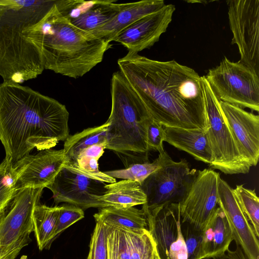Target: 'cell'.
<instances>
[{"mask_svg":"<svg viewBox=\"0 0 259 259\" xmlns=\"http://www.w3.org/2000/svg\"><path fill=\"white\" fill-rule=\"evenodd\" d=\"M234 240L225 214L218 207L203 231L202 250L204 259L223 257Z\"/></svg>","mask_w":259,"mask_h":259,"instance_id":"21","label":"cell"},{"mask_svg":"<svg viewBox=\"0 0 259 259\" xmlns=\"http://www.w3.org/2000/svg\"><path fill=\"white\" fill-rule=\"evenodd\" d=\"M96 221L108 225L129 229H148L146 216L144 210L134 207L123 208L113 206L100 208L94 214Z\"/></svg>","mask_w":259,"mask_h":259,"instance_id":"23","label":"cell"},{"mask_svg":"<svg viewBox=\"0 0 259 259\" xmlns=\"http://www.w3.org/2000/svg\"><path fill=\"white\" fill-rule=\"evenodd\" d=\"M57 1L0 0V76L21 84L45 70L39 48L25 31L39 22Z\"/></svg>","mask_w":259,"mask_h":259,"instance_id":"4","label":"cell"},{"mask_svg":"<svg viewBox=\"0 0 259 259\" xmlns=\"http://www.w3.org/2000/svg\"><path fill=\"white\" fill-rule=\"evenodd\" d=\"M163 127L164 142L188 153L198 161L209 165L212 162L213 155L207 136L208 128Z\"/></svg>","mask_w":259,"mask_h":259,"instance_id":"19","label":"cell"},{"mask_svg":"<svg viewBox=\"0 0 259 259\" xmlns=\"http://www.w3.org/2000/svg\"><path fill=\"white\" fill-rule=\"evenodd\" d=\"M197 174L190 169L185 159L175 161L170 157L159 169L141 184L146 195L143 210H150L167 203H180L187 195Z\"/></svg>","mask_w":259,"mask_h":259,"instance_id":"8","label":"cell"},{"mask_svg":"<svg viewBox=\"0 0 259 259\" xmlns=\"http://www.w3.org/2000/svg\"><path fill=\"white\" fill-rule=\"evenodd\" d=\"M169 157L170 156L164 151L159 153L158 157L152 162L147 160L135 163L124 169L106 171L104 172L114 179L132 180L141 184L150 174L160 168Z\"/></svg>","mask_w":259,"mask_h":259,"instance_id":"27","label":"cell"},{"mask_svg":"<svg viewBox=\"0 0 259 259\" xmlns=\"http://www.w3.org/2000/svg\"><path fill=\"white\" fill-rule=\"evenodd\" d=\"M205 76L220 101L259 111V76L239 61L224 57Z\"/></svg>","mask_w":259,"mask_h":259,"instance_id":"7","label":"cell"},{"mask_svg":"<svg viewBox=\"0 0 259 259\" xmlns=\"http://www.w3.org/2000/svg\"><path fill=\"white\" fill-rule=\"evenodd\" d=\"M18 191L17 176L11 160L5 157L0 164V214Z\"/></svg>","mask_w":259,"mask_h":259,"instance_id":"29","label":"cell"},{"mask_svg":"<svg viewBox=\"0 0 259 259\" xmlns=\"http://www.w3.org/2000/svg\"><path fill=\"white\" fill-rule=\"evenodd\" d=\"M25 33L40 50L45 69L73 78L83 76L101 62L111 47L72 25L62 9V0Z\"/></svg>","mask_w":259,"mask_h":259,"instance_id":"3","label":"cell"},{"mask_svg":"<svg viewBox=\"0 0 259 259\" xmlns=\"http://www.w3.org/2000/svg\"><path fill=\"white\" fill-rule=\"evenodd\" d=\"M60 206L37 204L33 213L34 236L39 250L49 247L54 240V233Z\"/></svg>","mask_w":259,"mask_h":259,"instance_id":"24","label":"cell"},{"mask_svg":"<svg viewBox=\"0 0 259 259\" xmlns=\"http://www.w3.org/2000/svg\"><path fill=\"white\" fill-rule=\"evenodd\" d=\"M143 210L148 229L156 243L160 258L187 259L179 203H167Z\"/></svg>","mask_w":259,"mask_h":259,"instance_id":"13","label":"cell"},{"mask_svg":"<svg viewBox=\"0 0 259 259\" xmlns=\"http://www.w3.org/2000/svg\"><path fill=\"white\" fill-rule=\"evenodd\" d=\"M218 192V206L226 216L236 246L241 248L246 259H258V238L243 211L233 189L221 177Z\"/></svg>","mask_w":259,"mask_h":259,"instance_id":"15","label":"cell"},{"mask_svg":"<svg viewBox=\"0 0 259 259\" xmlns=\"http://www.w3.org/2000/svg\"><path fill=\"white\" fill-rule=\"evenodd\" d=\"M43 188H26L17 191L0 214V253L11 251L31 241L33 232V213L39 203Z\"/></svg>","mask_w":259,"mask_h":259,"instance_id":"9","label":"cell"},{"mask_svg":"<svg viewBox=\"0 0 259 259\" xmlns=\"http://www.w3.org/2000/svg\"><path fill=\"white\" fill-rule=\"evenodd\" d=\"M175 6L165 5L160 10L141 18L121 31L112 41L124 46L130 52L149 49L157 42L171 22Z\"/></svg>","mask_w":259,"mask_h":259,"instance_id":"17","label":"cell"},{"mask_svg":"<svg viewBox=\"0 0 259 259\" xmlns=\"http://www.w3.org/2000/svg\"><path fill=\"white\" fill-rule=\"evenodd\" d=\"M227 252L228 255L227 257L229 259H246L241 248L239 247L236 246V249L234 251L228 250Z\"/></svg>","mask_w":259,"mask_h":259,"instance_id":"36","label":"cell"},{"mask_svg":"<svg viewBox=\"0 0 259 259\" xmlns=\"http://www.w3.org/2000/svg\"><path fill=\"white\" fill-rule=\"evenodd\" d=\"M147 144L149 150H155L159 153L164 152V131L163 125L153 120L148 125L146 133Z\"/></svg>","mask_w":259,"mask_h":259,"instance_id":"34","label":"cell"},{"mask_svg":"<svg viewBox=\"0 0 259 259\" xmlns=\"http://www.w3.org/2000/svg\"><path fill=\"white\" fill-rule=\"evenodd\" d=\"M109 123L84 129L69 136L65 141L63 150L67 162H74L79 154L84 149L93 145L107 144V131Z\"/></svg>","mask_w":259,"mask_h":259,"instance_id":"25","label":"cell"},{"mask_svg":"<svg viewBox=\"0 0 259 259\" xmlns=\"http://www.w3.org/2000/svg\"><path fill=\"white\" fill-rule=\"evenodd\" d=\"M106 144L93 145L87 148L83 149L79 154L77 158L81 157L95 158L99 160V159L103 154L104 152V149H106Z\"/></svg>","mask_w":259,"mask_h":259,"instance_id":"35","label":"cell"},{"mask_svg":"<svg viewBox=\"0 0 259 259\" xmlns=\"http://www.w3.org/2000/svg\"><path fill=\"white\" fill-rule=\"evenodd\" d=\"M220 173L209 168L197 170L185 198L179 203L181 223H188L203 232L218 206Z\"/></svg>","mask_w":259,"mask_h":259,"instance_id":"11","label":"cell"},{"mask_svg":"<svg viewBox=\"0 0 259 259\" xmlns=\"http://www.w3.org/2000/svg\"><path fill=\"white\" fill-rule=\"evenodd\" d=\"M234 194L246 216L259 238V198L254 190L237 185Z\"/></svg>","mask_w":259,"mask_h":259,"instance_id":"28","label":"cell"},{"mask_svg":"<svg viewBox=\"0 0 259 259\" xmlns=\"http://www.w3.org/2000/svg\"><path fill=\"white\" fill-rule=\"evenodd\" d=\"M117 63L153 120L166 126L208 127L201 76L193 69L130 52Z\"/></svg>","mask_w":259,"mask_h":259,"instance_id":"1","label":"cell"},{"mask_svg":"<svg viewBox=\"0 0 259 259\" xmlns=\"http://www.w3.org/2000/svg\"><path fill=\"white\" fill-rule=\"evenodd\" d=\"M106 183L79 171L67 163L46 188L53 193L56 203L66 202L83 210L106 205L99 199L106 192Z\"/></svg>","mask_w":259,"mask_h":259,"instance_id":"12","label":"cell"},{"mask_svg":"<svg viewBox=\"0 0 259 259\" xmlns=\"http://www.w3.org/2000/svg\"><path fill=\"white\" fill-rule=\"evenodd\" d=\"M96 222L87 259H108L107 237L110 227L100 221Z\"/></svg>","mask_w":259,"mask_h":259,"instance_id":"30","label":"cell"},{"mask_svg":"<svg viewBox=\"0 0 259 259\" xmlns=\"http://www.w3.org/2000/svg\"><path fill=\"white\" fill-rule=\"evenodd\" d=\"M67 162L63 149H48L23 157L13 164L18 190L46 187Z\"/></svg>","mask_w":259,"mask_h":259,"instance_id":"14","label":"cell"},{"mask_svg":"<svg viewBox=\"0 0 259 259\" xmlns=\"http://www.w3.org/2000/svg\"><path fill=\"white\" fill-rule=\"evenodd\" d=\"M116 1L103 0L88 2L77 0L65 14L71 24L77 28L90 33L113 19L125 6Z\"/></svg>","mask_w":259,"mask_h":259,"instance_id":"18","label":"cell"},{"mask_svg":"<svg viewBox=\"0 0 259 259\" xmlns=\"http://www.w3.org/2000/svg\"><path fill=\"white\" fill-rule=\"evenodd\" d=\"M105 188L107 190L99 200L106 207L126 208L143 205L147 202L146 195L137 182L123 180L106 184Z\"/></svg>","mask_w":259,"mask_h":259,"instance_id":"22","label":"cell"},{"mask_svg":"<svg viewBox=\"0 0 259 259\" xmlns=\"http://www.w3.org/2000/svg\"><path fill=\"white\" fill-rule=\"evenodd\" d=\"M11 251H12V250H11ZM8 252H7V253H8ZM3 253V254H0V257L2 256L3 255H4V254H6V253Z\"/></svg>","mask_w":259,"mask_h":259,"instance_id":"38","label":"cell"},{"mask_svg":"<svg viewBox=\"0 0 259 259\" xmlns=\"http://www.w3.org/2000/svg\"><path fill=\"white\" fill-rule=\"evenodd\" d=\"M86 176L108 183L116 182V179L99 170L98 159L91 157L77 158L74 162H67Z\"/></svg>","mask_w":259,"mask_h":259,"instance_id":"32","label":"cell"},{"mask_svg":"<svg viewBox=\"0 0 259 259\" xmlns=\"http://www.w3.org/2000/svg\"><path fill=\"white\" fill-rule=\"evenodd\" d=\"M181 229L186 243L187 259H204L203 232L186 223H181Z\"/></svg>","mask_w":259,"mask_h":259,"instance_id":"31","label":"cell"},{"mask_svg":"<svg viewBox=\"0 0 259 259\" xmlns=\"http://www.w3.org/2000/svg\"><path fill=\"white\" fill-rule=\"evenodd\" d=\"M69 113L55 99L21 84L0 83V141L13 164L69 136Z\"/></svg>","mask_w":259,"mask_h":259,"instance_id":"2","label":"cell"},{"mask_svg":"<svg viewBox=\"0 0 259 259\" xmlns=\"http://www.w3.org/2000/svg\"><path fill=\"white\" fill-rule=\"evenodd\" d=\"M219 104L241 155L251 166H256L259 157V116L223 101Z\"/></svg>","mask_w":259,"mask_h":259,"instance_id":"16","label":"cell"},{"mask_svg":"<svg viewBox=\"0 0 259 259\" xmlns=\"http://www.w3.org/2000/svg\"><path fill=\"white\" fill-rule=\"evenodd\" d=\"M111 94L106 149L117 154L126 167L149 160L146 133L152 118L119 70L112 75Z\"/></svg>","mask_w":259,"mask_h":259,"instance_id":"5","label":"cell"},{"mask_svg":"<svg viewBox=\"0 0 259 259\" xmlns=\"http://www.w3.org/2000/svg\"><path fill=\"white\" fill-rule=\"evenodd\" d=\"M229 25L240 62L259 76V0L227 1Z\"/></svg>","mask_w":259,"mask_h":259,"instance_id":"10","label":"cell"},{"mask_svg":"<svg viewBox=\"0 0 259 259\" xmlns=\"http://www.w3.org/2000/svg\"><path fill=\"white\" fill-rule=\"evenodd\" d=\"M165 5L163 0H143L126 3L113 19L90 34L110 42L124 28L141 18L160 10Z\"/></svg>","mask_w":259,"mask_h":259,"instance_id":"20","label":"cell"},{"mask_svg":"<svg viewBox=\"0 0 259 259\" xmlns=\"http://www.w3.org/2000/svg\"><path fill=\"white\" fill-rule=\"evenodd\" d=\"M14 249H15V248H14ZM12 251H11L10 252H8V253H6V254H4V255H3L2 256L0 257V259H4L6 256H7L9 255V253H10Z\"/></svg>","mask_w":259,"mask_h":259,"instance_id":"37","label":"cell"},{"mask_svg":"<svg viewBox=\"0 0 259 259\" xmlns=\"http://www.w3.org/2000/svg\"><path fill=\"white\" fill-rule=\"evenodd\" d=\"M60 206L54 233V239L71 225L84 218V211L73 205Z\"/></svg>","mask_w":259,"mask_h":259,"instance_id":"33","label":"cell"},{"mask_svg":"<svg viewBox=\"0 0 259 259\" xmlns=\"http://www.w3.org/2000/svg\"><path fill=\"white\" fill-rule=\"evenodd\" d=\"M125 229L128 259H160L156 243L148 229Z\"/></svg>","mask_w":259,"mask_h":259,"instance_id":"26","label":"cell"},{"mask_svg":"<svg viewBox=\"0 0 259 259\" xmlns=\"http://www.w3.org/2000/svg\"><path fill=\"white\" fill-rule=\"evenodd\" d=\"M202 90L208 124L207 136L213 160L209 165L225 174H247L251 167L241 155L224 121L216 96L205 76H201Z\"/></svg>","mask_w":259,"mask_h":259,"instance_id":"6","label":"cell"}]
</instances>
